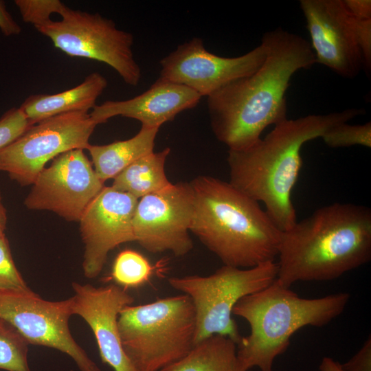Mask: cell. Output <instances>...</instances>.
Segmentation results:
<instances>
[{
    "instance_id": "obj_1",
    "label": "cell",
    "mask_w": 371,
    "mask_h": 371,
    "mask_svg": "<svg viewBox=\"0 0 371 371\" xmlns=\"http://www.w3.org/2000/svg\"><path fill=\"white\" fill-rule=\"evenodd\" d=\"M262 41L267 54L261 66L207 96L212 130L229 150L253 145L268 126L286 120L291 77L317 63L308 41L281 27L265 33Z\"/></svg>"
},
{
    "instance_id": "obj_2",
    "label": "cell",
    "mask_w": 371,
    "mask_h": 371,
    "mask_svg": "<svg viewBox=\"0 0 371 371\" xmlns=\"http://www.w3.org/2000/svg\"><path fill=\"white\" fill-rule=\"evenodd\" d=\"M363 113L361 109H348L287 118L253 145L228 150L229 183L254 200L262 202L266 212L282 232L289 229L297 222L291 193L302 165L303 145L321 137L333 126Z\"/></svg>"
},
{
    "instance_id": "obj_3",
    "label": "cell",
    "mask_w": 371,
    "mask_h": 371,
    "mask_svg": "<svg viewBox=\"0 0 371 371\" xmlns=\"http://www.w3.org/2000/svg\"><path fill=\"white\" fill-rule=\"evenodd\" d=\"M277 281H328L371 259V210L334 203L282 232Z\"/></svg>"
},
{
    "instance_id": "obj_4",
    "label": "cell",
    "mask_w": 371,
    "mask_h": 371,
    "mask_svg": "<svg viewBox=\"0 0 371 371\" xmlns=\"http://www.w3.org/2000/svg\"><path fill=\"white\" fill-rule=\"evenodd\" d=\"M190 183L194 197L190 232L224 265L247 269L274 261L282 231L258 201L210 176Z\"/></svg>"
},
{
    "instance_id": "obj_5",
    "label": "cell",
    "mask_w": 371,
    "mask_h": 371,
    "mask_svg": "<svg viewBox=\"0 0 371 371\" xmlns=\"http://www.w3.org/2000/svg\"><path fill=\"white\" fill-rule=\"evenodd\" d=\"M350 295L338 293L317 298L300 297L277 280L242 297L232 314L245 319L250 333L237 344V355L247 370L273 371L276 357L290 345L291 336L307 326L322 327L340 315Z\"/></svg>"
},
{
    "instance_id": "obj_6",
    "label": "cell",
    "mask_w": 371,
    "mask_h": 371,
    "mask_svg": "<svg viewBox=\"0 0 371 371\" xmlns=\"http://www.w3.org/2000/svg\"><path fill=\"white\" fill-rule=\"evenodd\" d=\"M196 313L186 294L125 306L117 319L122 348L135 371H161L193 347Z\"/></svg>"
},
{
    "instance_id": "obj_7",
    "label": "cell",
    "mask_w": 371,
    "mask_h": 371,
    "mask_svg": "<svg viewBox=\"0 0 371 371\" xmlns=\"http://www.w3.org/2000/svg\"><path fill=\"white\" fill-rule=\"evenodd\" d=\"M275 261L241 269L223 265L207 276L171 277V287L191 299L196 313L194 344L212 335L227 337L238 344L242 337L232 311L243 297L257 292L277 278Z\"/></svg>"
},
{
    "instance_id": "obj_8",
    "label": "cell",
    "mask_w": 371,
    "mask_h": 371,
    "mask_svg": "<svg viewBox=\"0 0 371 371\" xmlns=\"http://www.w3.org/2000/svg\"><path fill=\"white\" fill-rule=\"evenodd\" d=\"M60 16V21L50 20L35 28L67 55L104 63L127 85H138L142 71L133 55L131 33L99 13L66 7Z\"/></svg>"
},
{
    "instance_id": "obj_9",
    "label": "cell",
    "mask_w": 371,
    "mask_h": 371,
    "mask_svg": "<svg viewBox=\"0 0 371 371\" xmlns=\"http://www.w3.org/2000/svg\"><path fill=\"white\" fill-rule=\"evenodd\" d=\"M98 124L88 112L55 115L30 126L0 150V171L21 186L32 185L45 165L72 149H87Z\"/></svg>"
},
{
    "instance_id": "obj_10",
    "label": "cell",
    "mask_w": 371,
    "mask_h": 371,
    "mask_svg": "<svg viewBox=\"0 0 371 371\" xmlns=\"http://www.w3.org/2000/svg\"><path fill=\"white\" fill-rule=\"evenodd\" d=\"M72 315L69 298L53 302L32 290L0 291V317L12 325L29 344L67 354L80 371H101L73 338L69 327Z\"/></svg>"
},
{
    "instance_id": "obj_11",
    "label": "cell",
    "mask_w": 371,
    "mask_h": 371,
    "mask_svg": "<svg viewBox=\"0 0 371 371\" xmlns=\"http://www.w3.org/2000/svg\"><path fill=\"white\" fill-rule=\"evenodd\" d=\"M194 203L191 184L185 182L140 198L133 218L135 241L150 253L185 256L193 248L190 229Z\"/></svg>"
},
{
    "instance_id": "obj_12",
    "label": "cell",
    "mask_w": 371,
    "mask_h": 371,
    "mask_svg": "<svg viewBox=\"0 0 371 371\" xmlns=\"http://www.w3.org/2000/svg\"><path fill=\"white\" fill-rule=\"evenodd\" d=\"M25 199L30 210H49L69 221H79L104 188L83 149L67 150L44 168Z\"/></svg>"
},
{
    "instance_id": "obj_13",
    "label": "cell",
    "mask_w": 371,
    "mask_h": 371,
    "mask_svg": "<svg viewBox=\"0 0 371 371\" xmlns=\"http://www.w3.org/2000/svg\"><path fill=\"white\" fill-rule=\"evenodd\" d=\"M266 54L267 47L262 41L242 56H219L206 50L203 40L194 37L159 60V78L207 97L227 84L252 74L261 66Z\"/></svg>"
},
{
    "instance_id": "obj_14",
    "label": "cell",
    "mask_w": 371,
    "mask_h": 371,
    "mask_svg": "<svg viewBox=\"0 0 371 371\" xmlns=\"http://www.w3.org/2000/svg\"><path fill=\"white\" fill-rule=\"evenodd\" d=\"M137 201L128 193L104 186L88 205L79 221L86 277L93 278L100 274L111 250L135 241L133 218Z\"/></svg>"
},
{
    "instance_id": "obj_15",
    "label": "cell",
    "mask_w": 371,
    "mask_h": 371,
    "mask_svg": "<svg viewBox=\"0 0 371 371\" xmlns=\"http://www.w3.org/2000/svg\"><path fill=\"white\" fill-rule=\"evenodd\" d=\"M316 62L347 78L357 76L363 59L342 0H301Z\"/></svg>"
},
{
    "instance_id": "obj_16",
    "label": "cell",
    "mask_w": 371,
    "mask_h": 371,
    "mask_svg": "<svg viewBox=\"0 0 371 371\" xmlns=\"http://www.w3.org/2000/svg\"><path fill=\"white\" fill-rule=\"evenodd\" d=\"M72 287V313L82 317L92 330L102 362L114 371H135L122 348L117 325L120 311L132 304L133 297L114 284L95 287L74 282Z\"/></svg>"
},
{
    "instance_id": "obj_17",
    "label": "cell",
    "mask_w": 371,
    "mask_h": 371,
    "mask_svg": "<svg viewBox=\"0 0 371 371\" xmlns=\"http://www.w3.org/2000/svg\"><path fill=\"white\" fill-rule=\"evenodd\" d=\"M201 97L191 89L159 78L144 93L126 100H108L95 105L89 113L97 124L121 115L157 127L173 120L181 112L196 106Z\"/></svg>"
},
{
    "instance_id": "obj_18",
    "label": "cell",
    "mask_w": 371,
    "mask_h": 371,
    "mask_svg": "<svg viewBox=\"0 0 371 371\" xmlns=\"http://www.w3.org/2000/svg\"><path fill=\"white\" fill-rule=\"evenodd\" d=\"M107 85L104 76L93 72L74 88L51 95H31L19 108L32 124L63 113L88 112L95 107L97 99Z\"/></svg>"
},
{
    "instance_id": "obj_19",
    "label": "cell",
    "mask_w": 371,
    "mask_h": 371,
    "mask_svg": "<svg viewBox=\"0 0 371 371\" xmlns=\"http://www.w3.org/2000/svg\"><path fill=\"white\" fill-rule=\"evenodd\" d=\"M159 128L142 125L133 137L105 145L89 144V150L98 177L104 183L141 157L153 152Z\"/></svg>"
},
{
    "instance_id": "obj_20",
    "label": "cell",
    "mask_w": 371,
    "mask_h": 371,
    "mask_svg": "<svg viewBox=\"0 0 371 371\" xmlns=\"http://www.w3.org/2000/svg\"><path fill=\"white\" fill-rule=\"evenodd\" d=\"M161 371H248L237 355V344L230 338L214 335L195 343L181 359Z\"/></svg>"
},
{
    "instance_id": "obj_21",
    "label": "cell",
    "mask_w": 371,
    "mask_h": 371,
    "mask_svg": "<svg viewBox=\"0 0 371 371\" xmlns=\"http://www.w3.org/2000/svg\"><path fill=\"white\" fill-rule=\"evenodd\" d=\"M170 153L166 148L141 157L117 175L111 187L137 199L168 188L172 183L166 175L165 164Z\"/></svg>"
},
{
    "instance_id": "obj_22",
    "label": "cell",
    "mask_w": 371,
    "mask_h": 371,
    "mask_svg": "<svg viewBox=\"0 0 371 371\" xmlns=\"http://www.w3.org/2000/svg\"><path fill=\"white\" fill-rule=\"evenodd\" d=\"M28 345L12 325L0 317V369L31 371L27 361Z\"/></svg>"
},
{
    "instance_id": "obj_23",
    "label": "cell",
    "mask_w": 371,
    "mask_h": 371,
    "mask_svg": "<svg viewBox=\"0 0 371 371\" xmlns=\"http://www.w3.org/2000/svg\"><path fill=\"white\" fill-rule=\"evenodd\" d=\"M153 268L150 262L139 253L127 249L116 257L112 269V277L125 287H137L148 282Z\"/></svg>"
},
{
    "instance_id": "obj_24",
    "label": "cell",
    "mask_w": 371,
    "mask_h": 371,
    "mask_svg": "<svg viewBox=\"0 0 371 371\" xmlns=\"http://www.w3.org/2000/svg\"><path fill=\"white\" fill-rule=\"evenodd\" d=\"M330 148L362 146L371 147V123L351 125L341 122L329 128L321 137Z\"/></svg>"
},
{
    "instance_id": "obj_25",
    "label": "cell",
    "mask_w": 371,
    "mask_h": 371,
    "mask_svg": "<svg viewBox=\"0 0 371 371\" xmlns=\"http://www.w3.org/2000/svg\"><path fill=\"white\" fill-rule=\"evenodd\" d=\"M14 4L23 21L34 27L50 21L52 14L60 16L67 7L59 0H15Z\"/></svg>"
},
{
    "instance_id": "obj_26",
    "label": "cell",
    "mask_w": 371,
    "mask_h": 371,
    "mask_svg": "<svg viewBox=\"0 0 371 371\" xmlns=\"http://www.w3.org/2000/svg\"><path fill=\"white\" fill-rule=\"evenodd\" d=\"M30 290L15 266L8 239L0 236V291Z\"/></svg>"
},
{
    "instance_id": "obj_27",
    "label": "cell",
    "mask_w": 371,
    "mask_h": 371,
    "mask_svg": "<svg viewBox=\"0 0 371 371\" xmlns=\"http://www.w3.org/2000/svg\"><path fill=\"white\" fill-rule=\"evenodd\" d=\"M33 125L19 107H12L0 118V150Z\"/></svg>"
},
{
    "instance_id": "obj_28",
    "label": "cell",
    "mask_w": 371,
    "mask_h": 371,
    "mask_svg": "<svg viewBox=\"0 0 371 371\" xmlns=\"http://www.w3.org/2000/svg\"><path fill=\"white\" fill-rule=\"evenodd\" d=\"M349 16L355 39L362 56L363 68L366 74H370L371 70V19H363L353 17L350 14Z\"/></svg>"
},
{
    "instance_id": "obj_29",
    "label": "cell",
    "mask_w": 371,
    "mask_h": 371,
    "mask_svg": "<svg viewBox=\"0 0 371 371\" xmlns=\"http://www.w3.org/2000/svg\"><path fill=\"white\" fill-rule=\"evenodd\" d=\"M342 371H371V335L348 361L340 363Z\"/></svg>"
},
{
    "instance_id": "obj_30",
    "label": "cell",
    "mask_w": 371,
    "mask_h": 371,
    "mask_svg": "<svg viewBox=\"0 0 371 371\" xmlns=\"http://www.w3.org/2000/svg\"><path fill=\"white\" fill-rule=\"evenodd\" d=\"M346 11L352 16L359 19H371L370 0H342Z\"/></svg>"
},
{
    "instance_id": "obj_31",
    "label": "cell",
    "mask_w": 371,
    "mask_h": 371,
    "mask_svg": "<svg viewBox=\"0 0 371 371\" xmlns=\"http://www.w3.org/2000/svg\"><path fill=\"white\" fill-rule=\"evenodd\" d=\"M0 30L5 36H16L22 31L21 27L7 10L5 1L1 0H0Z\"/></svg>"
},
{
    "instance_id": "obj_32",
    "label": "cell",
    "mask_w": 371,
    "mask_h": 371,
    "mask_svg": "<svg viewBox=\"0 0 371 371\" xmlns=\"http://www.w3.org/2000/svg\"><path fill=\"white\" fill-rule=\"evenodd\" d=\"M319 371H342L340 363L329 357H324L319 366Z\"/></svg>"
},
{
    "instance_id": "obj_33",
    "label": "cell",
    "mask_w": 371,
    "mask_h": 371,
    "mask_svg": "<svg viewBox=\"0 0 371 371\" xmlns=\"http://www.w3.org/2000/svg\"><path fill=\"white\" fill-rule=\"evenodd\" d=\"M7 223V214L6 210L4 207L1 196L0 195V236H4V231L5 229Z\"/></svg>"
}]
</instances>
